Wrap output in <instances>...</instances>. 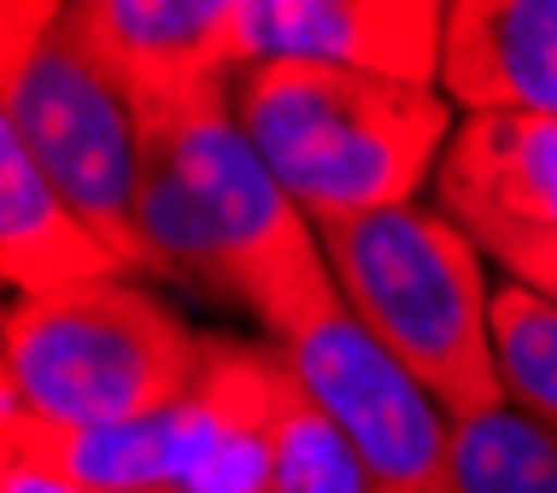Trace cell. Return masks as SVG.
Listing matches in <instances>:
<instances>
[{
    "mask_svg": "<svg viewBox=\"0 0 557 493\" xmlns=\"http://www.w3.org/2000/svg\"><path fill=\"white\" fill-rule=\"evenodd\" d=\"M230 107L270 176L318 230L411 206L458 136L451 100L434 83L323 65H247Z\"/></svg>",
    "mask_w": 557,
    "mask_h": 493,
    "instance_id": "6da1fadb",
    "label": "cell"
},
{
    "mask_svg": "<svg viewBox=\"0 0 557 493\" xmlns=\"http://www.w3.org/2000/svg\"><path fill=\"white\" fill-rule=\"evenodd\" d=\"M318 242L346 318L411 382H423L451 423L505 406L481 247L446 212H429L417 200L387 206L323 223Z\"/></svg>",
    "mask_w": 557,
    "mask_h": 493,
    "instance_id": "7a4b0ae2",
    "label": "cell"
},
{
    "mask_svg": "<svg viewBox=\"0 0 557 493\" xmlns=\"http://www.w3.org/2000/svg\"><path fill=\"white\" fill-rule=\"evenodd\" d=\"M206 335L129 276H100L48 300L7 306L0 411L65 429L159 417L188 394Z\"/></svg>",
    "mask_w": 557,
    "mask_h": 493,
    "instance_id": "3957f363",
    "label": "cell"
},
{
    "mask_svg": "<svg viewBox=\"0 0 557 493\" xmlns=\"http://www.w3.org/2000/svg\"><path fill=\"white\" fill-rule=\"evenodd\" d=\"M141 130L194 188V206L212 230L235 306L252 311L276 347H288L306 323L341 306L318 223L270 176L259 147L240 130L230 95L194 100L176 112H147Z\"/></svg>",
    "mask_w": 557,
    "mask_h": 493,
    "instance_id": "277c9868",
    "label": "cell"
},
{
    "mask_svg": "<svg viewBox=\"0 0 557 493\" xmlns=\"http://www.w3.org/2000/svg\"><path fill=\"white\" fill-rule=\"evenodd\" d=\"M0 100H7L0 130L29 153V164L53 183L59 200L112 247L124 276H141V230H135L141 112L65 29V7L36 48L7 59Z\"/></svg>",
    "mask_w": 557,
    "mask_h": 493,
    "instance_id": "5b68a950",
    "label": "cell"
},
{
    "mask_svg": "<svg viewBox=\"0 0 557 493\" xmlns=\"http://www.w3.org/2000/svg\"><path fill=\"white\" fill-rule=\"evenodd\" d=\"M282 353L306 394L346 429L370 493H458L451 417L346 318V306L306 323Z\"/></svg>",
    "mask_w": 557,
    "mask_h": 493,
    "instance_id": "8992f818",
    "label": "cell"
},
{
    "mask_svg": "<svg viewBox=\"0 0 557 493\" xmlns=\"http://www.w3.org/2000/svg\"><path fill=\"white\" fill-rule=\"evenodd\" d=\"M235 12L240 0H77L65 29L147 118L230 95L247 71Z\"/></svg>",
    "mask_w": 557,
    "mask_h": 493,
    "instance_id": "52a82bcc",
    "label": "cell"
},
{
    "mask_svg": "<svg viewBox=\"0 0 557 493\" xmlns=\"http://www.w3.org/2000/svg\"><path fill=\"white\" fill-rule=\"evenodd\" d=\"M240 65H323L441 88L446 7L434 0H240Z\"/></svg>",
    "mask_w": 557,
    "mask_h": 493,
    "instance_id": "ba28073f",
    "label": "cell"
},
{
    "mask_svg": "<svg viewBox=\"0 0 557 493\" xmlns=\"http://www.w3.org/2000/svg\"><path fill=\"white\" fill-rule=\"evenodd\" d=\"M434 194L441 212L493 259L517 242L557 235V118H463L434 171Z\"/></svg>",
    "mask_w": 557,
    "mask_h": 493,
    "instance_id": "9c48e42d",
    "label": "cell"
},
{
    "mask_svg": "<svg viewBox=\"0 0 557 493\" xmlns=\"http://www.w3.org/2000/svg\"><path fill=\"white\" fill-rule=\"evenodd\" d=\"M294 387L282 347L235 335H206L183 406V476L176 493H264L270 482V429Z\"/></svg>",
    "mask_w": 557,
    "mask_h": 493,
    "instance_id": "30bf717a",
    "label": "cell"
},
{
    "mask_svg": "<svg viewBox=\"0 0 557 493\" xmlns=\"http://www.w3.org/2000/svg\"><path fill=\"white\" fill-rule=\"evenodd\" d=\"M441 95L463 118H557V0H451Z\"/></svg>",
    "mask_w": 557,
    "mask_h": 493,
    "instance_id": "8fae6325",
    "label": "cell"
},
{
    "mask_svg": "<svg viewBox=\"0 0 557 493\" xmlns=\"http://www.w3.org/2000/svg\"><path fill=\"white\" fill-rule=\"evenodd\" d=\"M0 271L18 300H48L83 282L124 276L112 247L59 200L7 130H0Z\"/></svg>",
    "mask_w": 557,
    "mask_h": 493,
    "instance_id": "7c38bea8",
    "label": "cell"
},
{
    "mask_svg": "<svg viewBox=\"0 0 557 493\" xmlns=\"http://www.w3.org/2000/svg\"><path fill=\"white\" fill-rule=\"evenodd\" d=\"M0 458L59 470L95 493H159L183 476V406L107 429H65L29 411H0Z\"/></svg>",
    "mask_w": 557,
    "mask_h": 493,
    "instance_id": "4fadbf2b",
    "label": "cell"
},
{
    "mask_svg": "<svg viewBox=\"0 0 557 493\" xmlns=\"http://www.w3.org/2000/svg\"><path fill=\"white\" fill-rule=\"evenodd\" d=\"M458 493H557V429L499 406L451 423Z\"/></svg>",
    "mask_w": 557,
    "mask_h": 493,
    "instance_id": "5bb4252c",
    "label": "cell"
},
{
    "mask_svg": "<svg viewBox=\"0 0 557 493\" xmlns=\"http://www.w3.org/2000/svg\"><path fill=\"white\" fill-rule=\"evenodd\" d=\"M493 358H499L505 406L557 429V300L529 282L493 288Z\"/></svg>",
    "mask_w": 557,
    "mask_h": 493,
    "instance_id": "9a60e30c",
    "label": "cell"
},
{
    "mask_svg": "<svg viewBox=\"0 0 557 493\" xmlns=\"http://www.w3.org/2000/svg\"><path fill=\"white\" fill-rule=\"evenodd\" d=\"M264 493H370L364 465H358L346 429L329 417L306 382L294 377L288 399L270 429V482Z\"/></svg>",
    "mask_w": 557,
    "mask_h": 493,
    "instance_id": "2e32d148",
    "label": "cell"
},
{
    "mask_svg": "<svg viewBox=\"0 0 557 493\" xmlns=\"http://www.w3.org/2000/svg\"><path fill=\"white\" fill-rule=\"evenodd\" d=\"M499 264L510 271V282H529V288L546 294V300H557V235H546V242H517V247H505Z\"/></svg>",
    "mask_w": 557,
    "mask_h": 493,
    "instance_id": "e0dca14e",
    "label": "cell"
},
{
    "mask_svg": "<svg viewBox=\"0 0 557 493\" xmlns=\"http://www.w3.org/2000/svg\"><path fill=\"white\" fill-rule=\"evenodd\" d=\"M0 493H95V488L71 482L59 470H41V465H7L0 470Z\"/></svg>",
    "mask_w": 557,
    "mask_h": 493,
    "instance_id": "ac0fdd59",
    "label": "cell"
},
{
    "mask_svg": "<svg viewBox=\"0 0 557 493\" xmlns=\"http://www.w3.org/2000/svg\"><path fill=\"white\" fill-rule=\"evenodd\" d=\"M159 493H176V488H159Z\"/></svg>",
    "mask_w": 557,
    "mask_h": 493,
    "instance_id": "d6986e66",
    "label": "cell"
}]
</instances>
